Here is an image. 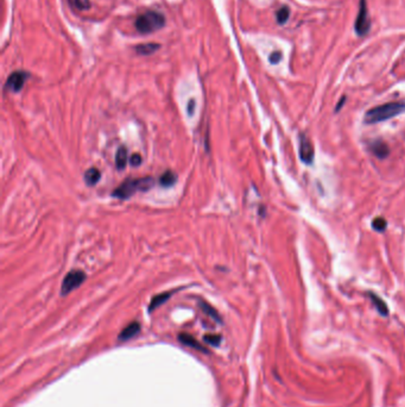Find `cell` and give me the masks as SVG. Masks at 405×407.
Listing matches in <instances>:
<instances>
[{
  "label": "cell",
  "mask_w": 405,
  "mask_h": 407,
  "mask_svg": "<svg viewBox=\"0 0 405 407\" xmlns=\"http://www.w3.org/2000/svg\"><path fill=\"white\" fill-rule=\"evenodd\" d=\"M404 111H405L404 103H398V101H395V103H386L379 105V106L372 107V109L367 111V112L365 113L364 122L366 123V124H377V123L385 122V120L395 118V117L403 113Z\"/></svg>",
  "instance_id": "cell-1"
},
{
  "label": "cell",
  "mask_w": 405,
  "mask_h": 407,
  "mask_svg": "<svg viewBox=\"0 0 405 407\" xmlns=\"http://www.w3.org/2000/svg\"><path fill=\"white\" fill-rule=\"evenodd\" d=\"M154 185V180L151 177L141 178V179H129V180L124 181L118 188L113 191L112 196L118 199H129L132 197L135 192L141 191H149L152 188Z\"/></svg>",
  "instance_id": "cell-2"
},
{
  "label": "cell",
  "mask_w": 405,
  "mask_h": 407,
  "mask_svg": "<svg viewBox=\"0 0 405 407\" xmlns=\"http://www.w3.org/2000/svg\"><path fill=\"white\" fill-rule=\"evenodd\" d=\"M165 25V17L160 12L157 11H146L144 13L139 14L135 21V30L139 33H151L160 30Z\"/></svg>",
  "instance_id": "cell-3"
},
{
  "label": "cell",
  "mask_w": 405,
  "mask_h": 407,
  "mask_svg": "<svg viewBox=\"0 0 405 407\" xmlns=\"http://www.w3.org/2000/svg\"><path fill=\"white\" fill-rule=\"evenodd\" d=\"M86 280V274L81 270H72L67 274L64 277L63 282H62L61 293L62 295L69 294L70 292L76 289L77 287L82 285Z\"/></svg>",
  "instance_id": "cell-4"
},
{
  "label": "cell",
  "mask_w": 405,
  "mask_h": 407,
  "mask_svg": "<svg viewBox=\"0 0 405 407\" xmlns=\"http://www.w3.org/2000/svg\"><path fill=\"white\" fill-rule=\"evenodd\" d=\"M355 32L359 36H365L370 31L371 21L369 17V8H367L366 0H360L359 12H358L357 20H355Z\"/></svg>",
  "instance_id": "cell-5"
},
{
  "label": "cell",
  "mask_w": 405,
  "mask_h": 407,
  "mask_svg": "<svg viewBox=\"0 0 405 407\" xmlns=\"http://www.w3.org/2000/svg\"><path fill=\"white\" fill-rule=\"evenodd\" d=\"M299 159L301 161L304 163V165L310 166L311 163L314 162L315 159V149H314V144L311 142L310 138L308 137L305 134L299 135Z\"/></svg>",
  "instance_id": "cell-6"
},
{
  "label": "cell",
  "mask_w": 405,
  "mask_h": 407,
  "mask_svg": "<svg viewBox=\"0 0 405 407\" xmlns=\"http://www.w3.org/2000/svg\"><path fill=\"white\" fill-rule=\"evenodd\" d=\"M27 78H29V74L26 72H21V70L13 72L10 76H8L7 80H6L5 88L7 89V91L17 93V92H19L20 89L23 88Z\"/></svg>",
  "instance_id": "cell-7"
},
{
  "label": "cell",
  "mask_w": 405,
  "mask_h": 407,
  "mask_svg": "<svg viewBox=\"0 0 405 407\" xmlns=\"http://www.w3.org/2000/svg\"><path fill=\"white\" fill-rule=\"evenodd\" d=\"M370 152L372 153V155L377 157V159L383 160L389 156V154H390V148H389V146L384 141L378 140L372 142V143L370 144Z\"/></svg>",
  "instance_id": "cell-8"
},
{
  "label": "cell",
  "mask_w": 405,
  "mask_h": 407,
  "mask_svg": "<svg viewBox=\"0 0 405 407\" xmlns=\"http://www.w3.org/2000/svg\"><path fill=\"white\" fill-rule=\"evenodd\" d=\"M139 331H140V324L137 322H134V323L129 324L125 329L122 330V332L119 334L118 339L122 342H126V341H129V339L134 338L135 336H137L139 334Z\"/></svg>",
  "instance_id": "cell-9"
},
{
  "label": "cell",
  "mask_w": 405,
  "mask_h": 407,
  "mask_svg": "<svg viewBox=\"0 0 405 407\" xmlns=\"http://www.w3.org/2000/svg\"><path fill=\"white\" fill-rule=\"evenodd\" d=\"M178 341H180L182 344L193 348V349L201 350L202 353H207L206 348L203 347V345H201L200 342H197L196 339L193 337V336H190L188 334H181V335H178Z\"/></svg>",
  "instance_id": "cell-10"
},
{
  "label": "cell",
  "mask_w": 405,
  "mask_h": 407,
  "mask_svg": "<svg viewBox=\"0 0 405 407\" xmlns=\"http://www.w3.org/2000/svg\"><path fill=\"white\" fill-rule=\"evenodd\" d=\"M369 297L371 298V301H372L373 305H375L377 311L382 314V316H388L389 314V308H388V305L385 304V301H383L382 299H380L378 295L375 294V293H369Z\"/></svg>",
  "instance_id": "cell-11"
},
{
  "label": "cell",
  "mask_w": 405,
  "mask_h": 407,
  "mask_svg": "<svg viewBox=\"0 0 405 407\" xmlns=\"http://www.w3.org/2000/svg\"><path fill=\"white\" fill-rule=\"evenodd\" d=\"M101 178V173L98 168H89L87 172L85 173V181L88 186H94L99 183Z\"/></svg>",
  "instance_id": "cell-12"
},
{
  "label": "cell",
  "mask_w": 405,
  "mask_h": 407,
  "mask_svg": "<svg viewBox=\"0 0 405 407\" xmlns=\"http://www.w3.org/2000/svg\"><path fill=\"white\" fill-rule=\"evenodd\" d=\"M171 295H172V292H164V293H162V294H158V295H156V297H153L152 299H151V303L149 305L150 312L151 311L156 310V308L160 306L162 304H164L165 301H168V299L171 297Z\"/></svg>",
  "instance_id": "cell-13"
},
{
  "label": "cell",
  "mask_w": 405,
  "mask_h": 407,
  "mask_svg": "<svg viewBox=\"0 0 405 407\" xmlns=\"http://www.w3.org/2000/svg\"><path fill=\"white\" fill-rule=\"evenodd\" d=\"M160 48L159 44L157 43H146V44H140L135 48V51L139 55H151L156 52Z\"/></svg>",
  "instance_id": "cell-14"
},
{
  "label": "cell",
  "mask_w": 405,
  "mask_h": 407,
  "mask_svg": "<svg viewBox=\"0 0 405 407\" xmlns=\"http://www.w3.org/2000/svg\"><path fill=\"white\" fill-rule=\"evenodd\" d=\"M126 163H128V149L122 147V148H119L118 152H117V156H116L117 168L122 171V169L126 167Z\"/></svg>",
  "instance_id": "cell-15"
},
{
  "label": "cell",
  "mask_w": 405,
  "mask_h": 407,
  "mask_svg": "<svg viewBox=\"0 0 405 407\" xmlns=\"http://www.w3.org/2000/svg\"><path fill=\"white\" fill-rule=\"evenodd\" d=\"M200 307H201V310H202L203 312H205V313L207 314V316H209L210 318H213L214 320H216V322L221 323V317H220V314L216 312L214 308L210 306L209 304H207L206 301L201 300V301H200Z\"/></svg>",
  "instance_id": "cell-16"
},
{
  "label": "cell",
  "mask_w": 405,
  "mask_h": 407,
  "mask_svg": "<svg viewBox=\"0 0 405 407\" xmlns=\"http://www.w3.org/2000/svg\"><path fill=\"white\" fill-rule=\"evenodd\" d=\"M176 181H177V177H176L175 173L171 172V171L165 172L164 174H163L159 179L160 186H163V187L172 186V185H174Z\"/></svg>",
  "instance_id": "cell-17"
},
{
  "label": "cell",
  "mask_w": 405,
  "mask_h": 407,
  "mask_svg": "<svg viewBox=\"0 0 405 407\" xmlns=\"http://www.w3.org/2000/svg\"><path fill=\"white\" fill-rule=\"evenodd\" d=\"M372 227L377 231H379V232H383V231L386 230V227H388V221L386 219H384L383 217H377L376 219H373L372 221Z\"/></svg>",
  "instance_id": "cell-18"
},
{
  "label": "cell",
  "mask_w": 405,
  "mask_h": 407,
  "mask_svg": "<svg viewBox=\"0 0 405 407\" xmlns=\"http://www.w3.org/2000/svg\"><path fill=\"white\" fill-rule=\"evenodd\" d=\"M290 16V10L286 7V6H283L282 8H279V10L277 11L276 13V17H277V21L279 24H284L285 21L287 20V18Z\"/></svg>",
  "instance_id": "cell-19"
},
{
  "label": "cell",
  "mask_w": 405,
  "mask_h": 407,
  "mask_svg": "<svg viewBox=\"0 0 405 407\" xmlns=\"http://www.w3.org/2000/svg\"><path fill=\"white\" fill-rule=\"evenodd\" d=\"M203 339H205L206 343H208V344H210V345H214V347H216V345L220 344V342H221V336H219V335H206L205 337H203Z\"/></svg>",
  "instance_id": "cell-20"
},
{
  "label": "cell",
  "mask_w": 405,
  "mask_h": 407,
  "mask_svg": "<svg viewBox=\"0 0 405 407\" xmlns=\"http://www.w3.org/2000/svg\"><path fill=\"white\" fill-rule=\"evenodd\" d=\"M75 5L80 10H88L91 7V1L89 0H75Z\"/></svg>",
  "instance_id": "cell-21"
},
{
  "label": "cell",
  "mask_w": 405,
  "mask_h": 407,
  "mask_svg": "<svg viewBox=\"0 0 405 407\" xmlns=\"http://www.w3.org/2000/svg\"><path fill=\"white\" fill-rule=\"evenodd\" d=\"M143 160H141V156L139 155V154H135V155L131 156V159H130V163H131L134 167H138V166H140V163Z\"/></svg>",
  "instance_id": "cell-22"
},
{
  "label": "cell",
  "mask_w": 405,
  "mask_h": 407,
  "mask_svg": "<svg viewBox=\"0 0 405 407\" xmlns=\"http://www.w3.org/2000/svg\"><path fill=\"white\" fill-rule=\"evenodd\" d=\"M280 58H282V54L279 51H274L270 55V62L272 64H277L280 61Z\"/></svg>",
  "instance_id": "cell-23"
},
{
  "label": "cell",
  "mask_w": 405,
  "mask_h": 407,
  "mask_svg": "<svg viewBox=\"0 0 405 407\" xmlns=\"http://www.w3.org/2000/svg\"><path fill=\"white\" fill-rule=\"evenodd\" d=\"M194 106H195V100H191L190 103L188 104V113H189V115H193Z\"/></svg>",
  "instance_id": "cell-24"
},
{
  "label": "cell",
  "mask_w": 405,
  "mask_h": 407,
  "mask_svg": "<svg viewBox=\"0 0 405 407\" xmlns=\"http://www.w3.org/2000/svg\"><path fill=\"white\" fill-rule=\"evenodd\" d=\"M344 103H345V98H342L341 101H340L338 106H336V109H335L336 112H338V111H340V109H341V106H342V105H344Z\"/></svg>",
  "instance_id": "cell-25"
}]
</instances>
